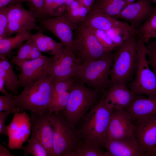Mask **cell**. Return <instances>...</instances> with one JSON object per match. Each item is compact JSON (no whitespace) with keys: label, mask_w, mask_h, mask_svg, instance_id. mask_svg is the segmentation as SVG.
I'll return each instance as SVG.
<instances>
[{"label":"cell","mask_w":156,"mask_h":156,"mask_svg":"<svg viewBox=\"0 0 156 156\" xmlns=\"http://www.w3.org/2000/svg\"><path fill=\"white\" fill-rule=\"evenodd\" d=\"M114 110L105 101L103 94L79 124L78 127L75 128L80 139L103 148L107 140L110 116Z\"/></svg>","instance_id":"cell-1"},{"label":"cell","mask_w":156,"mask_h":156,"mask_svg":"<svg viewBox=\"0 0 156 156\" xmlns=\"http://www.w3.org/2000/svg\"><path fill=\"white\" fill-rule=\"evenodd\" d=\"M53 79L50 75L28 84L19 94L14 95L19 112L44 114L49 112L51 103Z\"/></svg>","instance_id":"cell-2"},{"label":"cell","mask_w":156,"mask_h":156,"mask_svg":"<svg viewBox=\"0 0 156 156\" xmlns=\"http://www.w3.org/2000/svg\"><path fill=\"white\" fill-rule=\"evenodd\" d=\"M136 36L131 35L115 50L110 73L112 85H127L134 78L138 64Z\"/></svg>","instance_id":"cell-3"},{"label":"cell","mask_w":156,"mask_h":156,"mask_svg":"<svg viewBox=\"0 0 156 156\" xmlns=\"http://www.w3.org/2000/svg\"><path fill=\"white\" fill-rule=\"evenodd\" d=\"M67 105L60 113L69 125L75 129L90 109L98 101L99 93L96 90L75 81L69 90Z\"/></svg>","instance_id":"cell-4"},{"label":"cell","mask_w":156,"mask_h":156,"mask_svg":"<svg viewBox=\"0 0 156 156\" xmlns=\"http://www.w3.org/2000/svg\"><path fill=\"white\" fill-rule=\"evenodd\" d=\"M113 54L112 51L108 52L101 57L80 65L73 77L99 92L104 93L111 84Z\"/></svg>","instance_id":"cell-5"},{"label":"cell","mask_w":156,"mask_h":156,"mask_svg":"<svg viewBox=\"0 0 156 156\" xmlns=\"http://www.w3.org/2000/svg\"><path fill=\"white\" fill-rule=\"evenodd\" d=\"M76 31L72 43L64 47L80 65L101 57L108 52L99 42L92 29L80 25Z\"/></svg>","instance_id":"cell-6"},{"label":"cell","mask_w":156,"mask_h":156,"mask_svg":"<svg viewBox=\"0 0 156 156\" xmlns=\"http://www.w3.org/2000/svg\"><path fill=\"white\" fill-rule=\"evenodd\" d=\"M138 64L135 76L128 84L135 95L156 97V75L150 68L147 57V49L144 41L137 36Z\"/></svg>","instance_id":"cell-7"},{"label":"cell","mask_w":156,"mask_h":156,"mask_svg":"<svg viewBox=\"0 0 156 156\" xmlns=\"http://www.w3.org/2000/svg\"><path fill=\"white\" fill-rule=\"evenodd\" d=\"M50 118L53 130L54 156H70L80 139L75 129L69 125L60 113L52 112Z\"/></svg>","instance_id":"cell-8"},{"label":"cell","mask_w":156,"mask_h":156,"mask_svg":"<svg viewBox=\"0 0 156 156\" xmlns=\"http://www.w3.org/2000/svg\"><path fill=\"white\" fill-rule=\"evenodd\" d=\"M8 7L9 23L6 37L21 31L32 30L43 31L44 29L37 25L34 11L25 9L20 3Z\"/></svg>","instance_id":"cell-9"},{"label":"cell","mask_w":156,"mask_h":156,"mask_svg":"<svg viewBox=\"0 0 156 156\" xmlns=\"http://www.w3.org/2000/svg\"><path fill=\"white\" fill-rule=\"evenodd\" d=\"M52 57L42 55L36 59L25 61L17 66L21 69L18 75L20 87L50 75Z\"/></svg>","instance_id":"cell-10"},{"label":"cell","mask_w":156,"mask_h":156,"mask_svg":"<svg viewBox=\"0 0 156 156\" xmlns=\"http://www.w3.org/2000/svg\"><path fill=\"white\" fill-rule=\"evenodd\" d=\"M8 147L12 150H22L31 132V118L25 111L17 112L10 124L6 126Z\"/></svg>","instance_id":"cell-11"},{"label":"cell","mask_w":156,"mask_h":156,"mask_svg":"<svg viewBox=\"0 0 156 156\" xmlns=\"http://www.w3.org/2000/svg\"><path fill=\"white\" fill-rule=\"evenodd\" d=\"M39 22L44 29L50 31L57 37L64 46L72 43L73 31L80 26L70 21L65 12L57 16L40 20Z\"/></svg>","instance_id":"cell-12"},{"label":"cell","mask_w":156,"mask_h":156,"mask_svg":"<svg viewBox=\"0 0 156 156\" xmlns=\"http://www.w3.org/2000/svg\"><path fill=\"white\" fill-rule=\"evenodd\" d=\"M133 120L135 136L145 156H151L156 146V116Z\"/></svg>","instance_id":"cell-13"},{"label":"cell","mask_w":156,"mask_h":156,"mask_svg":"<svg viewBox=\"0 0 156 156\" xmlns=\"http://www.w3.org/2000/svg\"><path fill=\"white\" fill-rule=\"evenodd\" d=\"M50 113L31 112V137L39 141L47 150L49 156H54L53 147V130Z\"/></svg>","instance_id":"cell-14"},{"label":"cell","mask_w":156,"mask_h":156,"mask_svg":"<svg viewBox=\"0 0 156 156\" xmlns=\"http://www.w3.org/2000/svg\"><path fill=\"white\" fill-rule=\"evenodd\" d=\"M117 19L101 10L93 8L80 25L105 31L113 29H123L128 30L133 34L137 35L136 29L129 24Z\"/></svg>","instance_id":"cell-15"},{"label":"cell","mask_w":156,"mask_h":156,"mask_svg":"<svg viewBox=\"0 0 156 156\" xmlns=\"http://www.w3.org/2000/svg\"><path fill=\"white\" fill-rule=\"evenodd\" d=\"M135 128L133 118L125 109H114L107 128V140L135 135Z\"/></svg>","instance_id":"cell-16"},{"label":"cell","mask_w":156,"mask_h":156,"mask_svg":"<svg viewBox=\"0 0 156 156\" xmlns=\"http://www.w3.org/2000/svg\"><path fill=\"white\" fill-rule=\"evenodd\" d=\"M151 0H138L125 6L116 19H121L129 22L137 29L154 12Z\"/></svg>","instance_id":"cell-17"},{"label":"cell","mask_w":156,"mask_h":156,"mask_svg":"<svg viewBox=\"0 0 156 156\" xmlns=\"http://www.w3.org/2000/svg\"><path fill=\"white\" fill-rule=\"evenodd\" d=\"M52 57L50 75L53 77V81L73 77L80 65L67 51L64 46Z\"/></svg>","instance_id":"cell-18"},{"label":"cell","mask_w":156,"mask_h":156,"mask_svg":"<svg viewBox=\"0 0 156 156\" xmlns=\"http://www.w3.org/2000/svg\"><path fill=\"white\" fill-rule=\"evenodd\" d=\"M103 147L110 156H145L135 135L107 140Z\"/></svg>","instance_id":"cell-19"},{"label":"cell","mask_w":156,"mask_h":156,"mask_svg":"<svg viewBox=\"0 0 156 156\" xmlns=\"http://www.w3.org/2000/svg\"><path fill=\"white\" fill-rule=\"evenodd\" d=\"M104 94L105 101L114 109H125L136 95L127 87V85L121 83L112 85Z\"/></svg>","instance_id":"cell-20"},{"label":"cell","mask_w":156,"mask_h":156,"mask_svg":"<svg viewBox=\"0 0 156 156\" xmlns=\"http://www.w3.org/2000/svg\"><path fill=\"white\" fill-rule=\"evenodd\" d=\"M124 109L133 119L156 116V97L136 95L131 103Z\"/></svg>","instance_id":"cell-21"},{"label":"cell","mask_w":156,"mask_h":156,"mask_svg":"<svg viewBox=\"0 0 156 156\" xmlns=\"http://www.w3.org/2000/svg\"><path fill=\"white\" fill-rule=\"evenodd\" d=\"M0 78H2L6 88L14 94L20 87L18 76L14 72L7 57L0 55Z\"/></svg>","instance_id":"cell-22"},{"label":"cell","mask_w":156,"mask_h":156,"mask_svg":"<svg viewBox=\"0 0 156 156\" xmlns=\"http://www.w3.org/2000/svg\"><path fill=\"white\" fill-rule=\"evenodd\" d=\"M32 35L29 31H23L12 37L0 38V55L10 58L12 51L18 48Z\"/></svg>","instance_id":"cell-23"},{"label":"cell","mask_w":156,"mask_h":156,"mask_svg":"<svg viewBox=\"0 0 156 156\" xmlns=\"http://www.w3.org/2000/svg\"><path fill=\"white\" fill-rule=\"evenodd\" d=\"M100 146L80 139L75 150L70 156H110Z\"/></svg>","instance_id":"cell-24"},{"label":"cell","mask_w":156,"mask_h":156,"mask_svg":"<svg viewBox=\"0 0 156 156\" xmlns=\"http://www.w3.org/2000/svg\"><path fill=\"white\" fill-rule=\"evenodd\" d=\"M90 11L88 8L75 0L66 7L65 13L72 22L80 25Z\"/></svg>","instance_id":"cell-25"},{"label":"cell","mask_w":156,"mask_h":156,"mask_svg":"<svg viewBox=\"0 0 156 156\" xmlns=\"http://www.w3.org/2000/svg\"><path fill=\"white\" fill-rule=\"evenodd\" d=\"M125 6L124 0H97L93 8L101 10L116 19Z\"/></svg>","instance_id":"cell-26"},{"label":"cell","mask_w":156,"mask_h":156,"mask_svg":"<svg viewBox=\"0 0 156 156\" xmlns=\"http://www.w3.org/2000/svg\"><path fill=\"white\" fill-rule=\"evenodd\" d=\"M153 13L137 29V36L147 43L151 38L156 37V6Z\"/></svg>","instance_id":"cell-27"},{"label":"cell","mask_w":156,"mask_h":156,"mask_svg":"<svg viewBox=\"0 0 156 156\" xmlns=\"http://www.w3.org/2000/svg\"><path fill=\"white\" fill-rule=\"evenodd\" d=\"M23 156L32 155L34 156H49L48 152L43 144L38 140L31 137L28 140L27 144L23 146Z\"/></svg>","instance_id":"cell-28"},{"label":"cell","mask_w":156,"mask_h":156,"mask_svg":"<svg viewBox=\"0 0 156 156\" xmlns=\"http://www.w3.org/2000/svg\"><path fill=\"white\" fill-rule=\"evenodd\" d=\"M66 6L64 0H44V10L48 17L58 16L64 13Z\"/></svg>","instance_id":"cell-29"},{"label":"cell","mask_w":156,"mask_h":156,"mask_svg":"<svg viewBox=\"0 0 156 156\" xmlns=\"http://www.w3.org/2000/svg\"><path fill=\"white\" fill-rule=\"evenodd\" d=\"M75 81L73 77L63 80L53 81L51 102L59 95L69 91Z\"/></svg>","instance_id":"cell-30"},{"label":"cell","mask_w":156,"mask_h":156,"mask_svg":"<svg viewBox=\"0 0 156 156\" xmlns=\"http://www.w3.org/2000/svg\"><path fill=\"white\" fill-rule=\"evenodd\" d=\"M30 38L18 48L16 55L13 57L11 60L12 63L17 66L19 64L27 60L33 44V41Z\"/></svg>","instance_id":"cell-31"},{"label":"cell","mask_w":156,"mask_h":156,"mask_svg":"<svg viewBox=\"0 0 156 156\" xmlns=\"http://www.w3.org/2000/svg\"><path fill=\"white\" fill-rule=\"evenodd\" d=\"M70 96L69 90L58 95L51 103L49 113H60L66 107Z\"/></svg>","instance_id":"cell-32"},{"label":"cell","mask_w":156,"mask_h":156,"mask_svg":"<svg viewBox=\"0 0 156 156\" xmlns=\"http://www.w3.org/2000/svg\"><path fill=\"white\" fill-rule=\"evenodd\" d=\"M92 29L97 39L106 51H113L115 49L116 46L105 31Z\"/></svg>","instance_id":"cell-33"},{"label":"cell","mask_w":156,"mask_h":156,"mask_svg":"<svg viewBox=\"0 0 156 156\" xmlns=\"http://www.w3.org/2000/svg\"><path fill=\"white\" fill-rule=\"evenodd\" d=\"M42 31H39L31 37L33 42L41 52L49 53L48 41Z\"/></svg>","instance_id":"cell-34"},{"label":"cell","mask_w":156,"mask_h":156,"mask_svg":"<svg viewBox=\"0 0 156 156\" xmlns=\"http://www.w3.org/2000/svg\"><path fill=\"white\" fill-rule=\"evenodd\" d=\"M14 110L16 112H19V108L16 106L14 95L0 96V112Z\"/></svg>","instance_id":"cell-35"},{"label":"cell","mask_w":156,"mask_h":156,"mask_svg":"<svg viewBox=\"0 0 156 156\" xmlns=\"http://www.w3.org/2000/svg\"><path fill=\"white\" fill-rule=\"evenodd\" d=\"M146 43L148 64L156 75V41L150 40Z\"/></svg>","instance_id":"cell-36"},{"label":"cell","mask_w":156,"mask_h":156,"mask_svg":"<svg viewBox=\"0 0 156 156\" xmlns=\"http://www.w3.org/2000/svg\"><path fill=\"white\" fill-rule=\"evenodd\" d=\"M8 10V6L0 8V38L6 37L9 23Z\"/></svg>","instance_id":"cell-37"},{"label":"cell","mask_w":156,"mask_h":156,"mask_svg":"<svg viewBox=\"0 0 156 156\" xmlns=\"http://www.w3.org/2000/svg\"><path fill=\"white\" fill-rule=\"evenodd\" d=\"M34 6V11L36 17L40 20L46 18L48 17L46 14L44 10V0H31Z\"/></svg>","instance_id":"cell-38"},{"label":"cell","mask_w":156,"mask_h":156,"mask_svg":"<svg viewBox=\"0 0 156 156\" xmlns=\"http://www.w3.org/2000/svg\"><path fill=\"white\" fill-rule=\"evenodd\" d=\"M12 112H16L14 110L0 112V134L5 136L7 135L6 126L5 122L7 118Z\"/></svg>","instance_id":"cell-39"},{"label":"cell","mask_w":156,"mask_h":156,"mask_svg":"<svg viewBox=\"0 0 156 156\" xmlns=\"http://www.w3.org/2000/svg\"><path fill=\"white\" fill-rule=\"evenodd\" d=\"M42 55V52L33 42L32 47L27 60H32L36 59L40 57Z\"/></svg>","instance_id":"cell-40"},{"label":"cell","mask_w":156,"mask_h":156,"mask_svg":"<svg viewBox=\"0 0 156 156\" xmlns=\"http://www.w3.org/2000/svg\"><path fill=\"white\" fill-rule=\"evenodd\" d=\"M88 8L91 11L94 7L95 0H76Z\"/></svg>","instance_id":"cell-41"},{"label":"cell","mask_w":156,"mask_h":156,"mask_svg":"<svg viewBox=\"0 0 156 156\" xmlns=\"http://www.w3.org/2000/svg\"><path fill=\"white\" fill-rule=\"evenodd\" d=\"M11 154L3 145L0 144V156H13Z\"/></svg>","instance_id":"cell-42"},{"label":"cell","mask_w":156,"mask_h":156,"mask_svg":"<svg viewBox=\"0 0 156 156\" xmlns=\"http://www.w3.org/2000/svg\"><path fill=\"white\" fill-rule=\"evenodd\" d=\"M3 79L0 78V92L4 95H8L10 94L7 91Z\"/></svg>","instance_id":"cell-43"},{"label":"cell","mask_w":156,"mask_h":156,"mask_svg":"<svg viewBox=\"0 0 156 156\" xmlns=\"http://www.w3.org/2000/svg\"><path fill=\"white\" fill-rule=\"evenodd\" d=\"M12 0H0V8L7 6Z\"/></svg>","instance_id":"cell-44"},{"label":"cell","mask_w":156,"mask_h":156,"mask_svg":"<svg viewBox=\"0 0 156 156\" xmlns=\"http://www.w3.org/2000/svg\"><path fill=\"white\" fill-rule=\"evenodd\" d=\"M135 0H124L125 6L129 4L133 3Z\"/></svg>","instance_id":"cell-45"},{"label":"cell","mask_w":156,"mask_h":156,"mask_svg":"<svg viewBox=\"0 0 156 156\" xmlns=\"http://www.w3.org/2000/svg\"><path fill=\"white\" fill-rule=\"evenodd\" d=\"M66 6L69 5L75 0H64Z\"/></svg>","instance_id":"cell-46"},{"label":"cell","mask_w":156,"mask_h":156,"mask_svg":"<svg viewBox=\"0 0 156 156\" xmlns=\"http://www.w3.org/2000/svg\"><path fill=\"white\" fill-rule=\"evenodd\" d=\"M151 156H156V146L152 151L151 153Z\"/></svg>","instance_id":"cell-47"},{"label":"cell","mask_w":156,"mask_h":156,"mask_svg":"<svg viewBox=\"0 0 156 156\" xmlns=\"http://www.w3.org/2000/svg\"><path fill=\"white\" fill-rule=\"evenodd\" d=\"M151 3H154L156 4V0H151Z\"/></svg>","instance_id":"cell-48"},{"label":"cell","mask_w":156,"mask_h":156,"mask_svg":"<svg viewBox=\"0 0 156 156\" xmlns=\"http://www.w3.org/2000/svg\"></svg>","instance_id":"cell-49"}]
</instances>
